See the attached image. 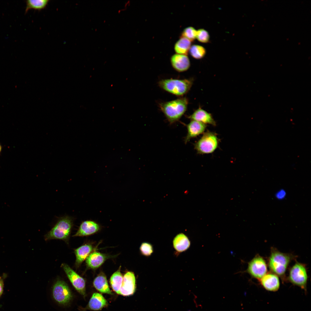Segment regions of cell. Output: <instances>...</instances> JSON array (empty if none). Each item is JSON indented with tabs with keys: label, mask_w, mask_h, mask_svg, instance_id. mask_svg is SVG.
<instances>
[{
	"label": "cell",
	"mask_w": 311,
	"mask_h": 311,
	"mask_svg": "<svg viewBox=\"0 0 311 311\" xmlns=\"http://www.w3.org/2000/svg\"><path fill=\"white\" fill-rule=\"evenodd\" d=\"M295 258V256L292 254L283 253L275 248L272 247L268 258V266L271 272L284 280L288 266Z\"/></svg>",
	"instance_id": "1"
},
{
	"label": "cell",
	"mask_w": 311,
	"mask_h": 311,
	"mask_svg": "<svg viewBox=\"0 0 311 311\" xmlns=\"http://www.w3.org/2000/svg\"><path fill=\"white\" fill-rule=\"evenodd\" d=\"M188 100L186 98H181L171 101L162 103L160 107L171 124L176 122L186 111Z\"/></svg>",
	"instance_id": "2"
},
{
	"label": "cell",
	"mask_w": 311,
	"mask_h": 311,
	"mask_svg": "<svg viewBox=\"0 0 311 311\" xmlns=\"http://www.w3.org/2000/svg\"><path fill=\"white\" fill-rule=\"evenodd\" d=\"M73 225V219L66 216L60 218L51 230L45 236L47 241L59 239L67 242Z\"/></svg>",
	"instance_id": "3"
},
{
	"label": "cell",
	"mask_w": 311,
	"mask_h": 311,
	"mask_svg": "<svg viewBox=\"0 0 311 311\" xmlns=\"http://www.w3.org/2000/svg\"><path fill=\"white\" fill-rule=\"evenodd\" d=\"M193 83L191 79H165L159 81V85L164 90L177 96H182L190 89Z\"/></svg>",
	"instance_id": "4"
},
{
	"label": "cell",
	"mask_w": 311,
	"mask_h": 311,
	"mask_svg": "<svg viewBox=\"0 0 311 311\" xmlns=\"http://www.w3.org/2000/svg\"><path fill=\"white\" fill-rule=\"evenodd\" d=\"M219 143L217 134L213 132H205L194 144L197 153L201 155L211 154L218 148Z\"/></svg>",
	"instance_id": "5"
},
{
	"label": "cell",
	"mask_w": 311,
	"mask_h": 311,
	"mask_svg": "<svg viewBox=\"0 0 311 311\" xmlns=\"http://www.w3.org/2000/svg\"><path fill=\"white\" fill-rule=\"evenodd\" d=\"M52 295L56 302L64 306L69 305L73 297L72 293L67 284L64 281L59 279L53 286Z\"/></svg>",
	"instance_id": "6"
},
{
	"label": "cell",
	"mask_w": 311,
	"mask_h": 311,
	"mask_svg": "<svg viewBox=\"0 0 311 311\" xmlns=\"http://www.w3.org/2000/svg\"><path fill=\"white\" fill-rule=\"evenodd\" d=\"M288 280L293 284L306 290L308 280L306 265L296 261L289 270Z\"/></svg>",
	"instance_id": "7"
},
{
	"label": "cell",
	"mask_w": 311,
	"mask_h": 311,
	"mask_svg": "<svg viewBox=\"0 0 311 311\" xmlns=\"http://www.w3.org/2000/svg\"><path fill=\"white\" fill-rule=\"evenodd\" d=\"M267 266L264 259L257 254L248 263L245 272L248 273L252 278L260 279L267 273Z\"/></svg>",
	"instance_id": "8"
},
{
	"label": "cell",
	"mask_w": 311,
	"mask_h": 311,
	"mask_svg": "<svg viewBox=\"0 0 311 311\" xmlns=\"http://www.w3.org/2000/svg\"><path fill=\"white\" fill-rule=\"evenodd\" d=\"M61 266L75 289L84 297L86 296V281L67 264L63 263Z\"/></svg>",
	"instance_id": "9"
},
{
	"label": "cell",
	"mask_w": 311,
	"mask_h": 311,
	"mask_svg": "<svg viewBox=\"0 0 311 311\" xmlns=\"http://www.w3.org/2000/svg\"><path fill=\"white\" fill-rule=\"evenodd\" d=\"M136 288V278L134 273L131 272H127L123 276L120 295L124 296L132 295L135 292Z\"/></svg>",
	"instance_id": "10"
},
{
	"label": "cell",
	"mask_w": 311,
	"mask_h": 311,
	"mask_svg": "<svg viewBox=\"0 0 311 311\" xmlns=\"http://www.w3.org/2000/svg\"><path fill=\"white\" fill-rule=\"evenodd\" d=\"M100 226L92 220H86L81 223L76 233L73 236H84L94 234L100 229Z\"/></svg>",
	"instance_id": "11"
},
{
	"label": "cell",
	"mask_w": 311,
	"mask_h": 311,
	"mask_svg": "<svg viewBox=\"0 0 311 311\" xmlns=\"http://www.w3.org/2000/svg\"><path fill=\"white\" fill-rule=\"evenodd\" d=\"M207 127V125L191 120L187 125V133L185 139V143H187L191 139L202 134L205 132Z\"/></svg>",
	"instance_id": "12"
},
{
	"label": "cell",
	"mask_w": 311,
	"mask_h": 311,
	"mask_svg": "<svg viewBox=\"0 0 311 311\" xmlns=\"http://www.w3.org/2000/svg\"><path fill=\"white\" fill-rule=\"evenodd\" d=\"M107 304V301L101 294L95 293L92 295L86 307L85 308L80 307L79 309L80 311H85L87 310H99Z\"/></svg>",
	"instance_id": "13"
},
{
	"label": "cell",
	"mask_w": 311,
	"mask_h": 311,
	"mask_svg": "<svg viewBox=\"0 0 311 311\" xmlns=\"http://www.w3.org/2000/svg\"><path fill=\"white\" fill-rule=\"evenodd\" d=\"M260 280L261 285L268 291H275L279 288L278 276L271 272L267 273Z\"/></svg>",
	"instance_id": "14"
},
{
	"label": "cell",
	"mask_w": 311,
	"mask_h": 311,
	"mask_svg": "<svg viewBox=\"0 0 311 311\" xmlns=\"http://www.w3.org/2000/svg\"><path fill=\"white\" fill-rule=\"evenodd\" d=\"M189 118L191 120L196 121L204 124L216 126V123L211 114L199 108L196 110Z\"/></svg>",
	"instance_id": "15"
},
{
	"label": "cell",
	"mask_w": 311,
	"mask_h": 311,
	"mask_svg": "<svg viewBox=\"0 0 311 311\" xmlns=\"http://www.w3.org/2000/svg\"><path fill=\"white\" fill-rule=\"evenodd\" d=\"M170 62L173 67L177 71L182 72L187 70L190 63L187 55L176 54L171 57Z\"/></svg>",
	"instance_id": "16"
},
{
	"label": "cell",
	"mask_w": 311,
	"mask_h": 311,
	"mask_svg": "<svg viewBox=\"0 0 311 311\" xmlns=\"http://www.w3.org/2000/svg\"><path fill=\"white\" fill-rule=\"evenodd\" d=\"M107 256L99 252L95 251L91 253L86 259L88 267L94 269L100 266L105 261Z\"/></svg>",
	"instance_id": "17"
},
{
	"label": "cell",
	"mask_w": 311,
	"mask_h": 311,
	"mask_svg": "<svg viewBox=\"0 0 311 311\" xmlns=\"http://www.w3.org/2000/svg\"><path fill=\"white\" fill-rule=\"evenodd\" d=\"M93 250L91 245L85 244L75 249L74 253L76 256L75 265L79 267L82 262L90 254Z\"/></svg>",
	"instance_id": "18"
},
{
	"label": "cell",
	"mask_w": 311,
	"mask_h": 311,
	"mask_svg": "<svg viewBox=\"0 0 311 311\" xmlns=\"http://www.w3.org/2000/svg\"><path fill=\"white\" fill-rule=\"evenodd\" d=\"M173 244L177 251L182 252L186 251L189 248L190 242L186 236L183 233H180L177 235L174 238Z\"/></svg>",
	"instance_id": "19"
},
{
	"label": "cell",
	"mask_w": 311,
	"mask_h": 311,
	"mask_svg": "<svg viewBox=\"0 0 311 311\" xmlns=\"http://www.w3.org/2000/svg\"><path fill=\"white\" fill-rule=\"evenodd\" d=\"M93 285L94 287L100 292L112 294L109 287L106 277L103 273L100 274L94 279Z\"/></svg>",
	"instance_id": "20"
},
{
	"label": "cell",
	"mask_w": 311,
	"mask_h": 311,
	"mask_svg": "<svg viewBox=\"0 0 311 311\" xmlns=\"http://www.w3.org/2000/svg\"><path fill=\"white\" fill-rule=\"evenodd\" d=\"M191 41L189 40L181 37L175 44V51L177 54L187 55L191 47Z\"/></svg>",
	"instance_id": "21"
},
{
	"label": "cell",
	"mask_w": 311,
	"mask_h": 311,
	"mask_svg": "<svg viewBox=\"0 0 311 311\" xmlns=\"http://www.w3.org/2000/svg\"><path fill=\"white\" fill-rule=\"evenodd\" d=\"M120 267L112 275L110 279V283L112 289L118 294H120L123 280V276L120 272Z\"/></svg>",
	"instance_id": "22"
},
{
	"label": "cell",
	"mask_w": 311,
	"mask_h": 311,
	"mask_svg": "<svg viewBox=\"0 0 311 311\" xmlns=\"http://www.w3.org/2000/svg\"><path fill=\"white\" fill-rule=\"evenodd\" d=\"M49 0H28L26 1V6L25 12L30 9L41 10L45 8L47 5Z\"/></svg>",
	"instance_id": "23"
},
{
	"label": "cell",
	"mask_w": 311,
	"mask_h": 311,
	"mask_svg": "<svg viewBox=\"0 0 311 311\" xmlns=\"http://www.w3.org/2000/svg\"><path fill=\"white\" fill-rule=\"evenodd\" d=\"M189 52L191 56L196 59H200L205 56L206 53L205 48L203 46L198 45H194L190 48Z\"/></svg>",
	"instance_id": "24"
},
{
	"label": "cell",
	"mask_w": 311,
	"mask_h": 311,
	"mask_svg": "<svg viewBox=\"0 0 311 311\" xmlns=\"http://www.w3.org/2000/svg\"><path fill=\"white\" fill-rule=\"evenodd\" d=\"M197 31L192 27H186L183 31L181 37L185 38L191 42L193 41L196 38Z\"/></svg>",
	"instance_id": "25"
},
{
	"label": "cell",
	"mask_w": 311,
	"mask_h": 311,
	"mask_svg": "<svg viewBox=\"0 0 311 311\" xmlns=\"http://www.w3.org/2000/svg\"><path fill=\"white\" fill-rule=\"evenodd\" d=\"M196 38L200 42L207 43L209 41L210 36L207 31L201 29L197 31Z\"/></svg>",
	"instance_id": "26"
},
{
	"label": "cell",
	"mask_w": 311,
	"mask_h": 311,
	"mask_svg": "<svg viewBox=\"0 0 311 311\" xmlns=\"http://www.w3.org/2000/svg\"><path fill=\"white\" fill-rule=\"evenodd\" d=\"M141 253L143 255L149 256L151 255L153 252V249L152 245L149 243H143L140 247Z\"/></svg>",
	"instance_id": "27"
},
{
	"label": "cell",
	"mask_w": 311,
	"mask_h": 311,
	"mask_svg": "<svg viewBox=\"0 0 311 311\" xmlns=\"http://www.w3.org/2000/svg\"><path fill=\"white\" fill-rule=\"evenodd\" d=\"M286 191L282 189H280L277 191L275 195L276 198L279 200H284L286 198Z\"/></svg>",
	"instance_id": "28"
},
{
	"label": "cell",
	"mask_w": 311,
	"mask_h": 311,
	"mask_svg": "<svg viewBox=\"0 0 311 311\" xmlns=\"http://www.w3.org/2000/svg\"><path fill=\"white\" fill-rule=\"evenodd\" d=\"M3 281L0 277V296L2 295L3 291Z\"/></svg>",
	"instance_id": "29"
},
{
	"label": "cell",
	"mask_w": 311,
	"mask_h": 311,
	"mask_svg": "<svg viewBox=\"0 0 311 311\" xmlns=\"http://www.w3.org/2000/svg\"><path fill=\"white\" fill-rule=\"evenodd\" d=\"M2 147L1 144L0 143V154L1 153L2 150Z\"/></svg>",
	"instance_id": "30"
}]
</instances>
